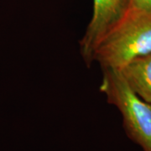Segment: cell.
<instances>
[{
  "mask_svg": "<svg viewBox=\"0 0 151 151\" xmlns=\"http://www.w3.org/2000/svg\"><path fill=\"white\" fill-rule=\"evenodd\" d=\"M151 52V10L129 8L103 37L93 55L103 70H120Z\"/></svg>",
  "mask_w": 151,
  "mask_h": 151,
  "instance_id": "1",
  "label": "cell"
},
{
  "mask_svg": "<svg viewBox=\"0 0 151 151\" xmlns=\"http://www.w3.org/2000/svg\"><path fill=\"white\" fill-rule=\"evenodd\" d=\"M100 92L118 108L127 136L144 151H151V104L129 86L119 70H103Z\"/></svg>",
  "mask_w": 151,
  "mask_h": 151,
  "instance_id": "2",
  "label": "cell"
},
{
  "mask_svg": "<svg viewBox=\"0 0 151 151\" xmlns=\"http://www.w3.org/2000/svg\"><path fill=\"white\" fill-rule=\"evenodd\" d=\"M129 0H93L92 15L80 40V52L86 65L93 62V55L103 37L124 16Z\"/></svg>",
  "mask_w": 151,
  "mask_h": 151,
  "instance_id": "3",
  "label": "cell"
},
{
  "mask_svg": "<svg viewBox=\"0 0 151 151\" xmlns=\"http://www.w3.org/2000/svg\"><path fill=\"white\" fill-rule=\"evenodd\" d=\"M120 72L130 88L151 104V52L133 60Z\"/></svg>",
  "mask_w": 151,
  "mask_h": 151,
  "instance_id": "4",
  "label": "cell"
},
{
  "mask_svg": "<svg viewBox=\"0 0 151 151\" xmlns=\"http://www.w3.org/2000/svg\"><path fill=\"white\" fill-rule=\"evenodd\" d=\"M129 8L151 10V0H129Z\"/></svg>",
  "mask_w": 151,
  "mask_h": 151,
  "instance_id": "5",
  "label": "cell"
}]
</instances>
